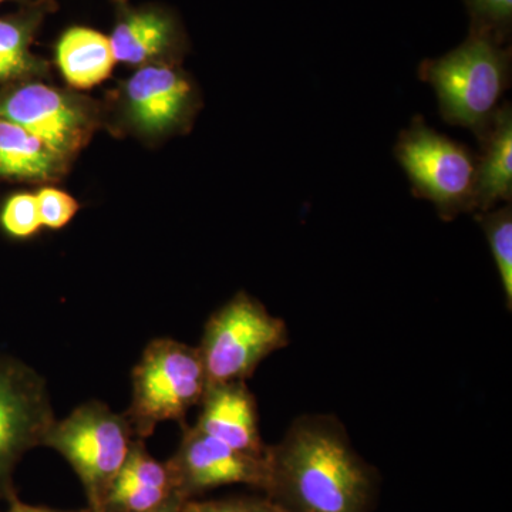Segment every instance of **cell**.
<instances>
[{
  "mask_svg": "<svg viewBox=\"0 0 512 512\" xmlns=\"http://www.w3.org/2000/svg\"><path fill=\"white\" fill-rule=\"evenodd\" d=\"M476 211L494 210L512 198V107L504 101L478 137Z\"/></svg>",
  "mask_w": 512,
  "mask_h": 512,
  "instance_id": "obj_14",
  "label": "cell"
},
{
  "mask_svg": "<svg viewBox=\"0 0 512 512\" xmlns=\"http://www.w3.org/2000/svg\"><path fill=\"white\" fill-rule=\"evenodd\" d=\"M0 119L12 121L73 161L104 124L92 97L32 80L0 89Z\"/></svg>",
  "mask_w": 512,
  "mask_h": 512,
  "instance_id": "obj_7",
  "label": "cell"
},
{
  "mask_svg": "<svg viewBox=\"0 0 512 512\" xmlns=\"http://www.w3.org/2000/svg\"><path fill=\"white\" fill-rule=\"evenodd\" d=\"M265 495L286 512H372L379 477L333 416L293 421L284 439L266 448Z\"/></svg>",
  "mask_w": 512,
  "mask_h": 512,
  "instance_id": "obj_1",
  "label": "cell"
},
{
  "mask_svg": "<svg viewBox=\"0 0 512 512\" xmlns=\"http://www.w3.org/2000/svg\"><path fill=\"white\" fill-rule=\"evenodd\" d=\"M288 345L284 320L241 291L207 320L198 352L211 386L247 382L266 357Z\"/></svg>",
  "mask_w": 512,
  "mask_h": 512,
  "instance_id": "obj_5",
  "label": "cell"
},
{
  "mask_svg": "<svg viewBox=\"0 0 512 512\" xmlns=\"http://www.w3.org/2000/svg\"><path fill=\"white\" fill-rule=\"evenodd\" d=\"M56 10L55 0H28L15 13L0 16V89L50 76V63L35 55L32 45Z\"/></svg>",
  "mask_w": 512,
  "mask_h": 512,
  "instance_id": "obj_13",
  "label": "cell"
},
{
  "mask_svg": "<svg viewBox=\"0 0 512 512\" xmlns=\"http://www.w3.org/2000/svg\"><path fill=\"white\" fill-rule=\"evenodd\" d=\"M131 387V403L124 414L137 439H147L165 421L184 426L208 387L198 348L171 338L151 340L131 372Z\"/></svg>",
  "mask_w": 512,
  "mask_h": 512,
  "instance_id": "obj_3",
  "label": "cell"
},
{
  "mask_svg": "<svg viewBox=\"0 0 512 512\" xmlns=\"http://www.w3.org/2000/svg\"><path fill=\"white\" fill-rule=\"evenodd\" d=\"M470 15V32L483 33L510 45L512 0H464Z\"/></svg>",
  "mask_w": 512,
  "mask_h": 512,
  "instance_id": "obj_18",
  "label": "cell"
},
{
  "mask_svg": "<svg viewBox=\"0 0 512 512\" xmlns=\"http://www.w3.org/2000/svg\"><path fill=\"white\" fill-rule=\"evenodd\" d=\"M477 221L483 228L493 254L508 311L512 309V208L504 204L497 210L478 212Z\"/></svg>",
  "mask_w": 512,
  "mask_h": 512,
  "instance_id": "obj_17",
  "label": "cell"
},
{
  "mask_svg": "<svg viewBox=\"0 0 512 512\" xmlns=\"http://www.w3.org/2000/svg\"><path fill=\"white\" fill-rule=\"evenodd\" d=\"M0 224L10 237L28 239L42 229L35 194H15L6 201L0 214Z\"/></svg>",
  "mask_w": 512,
  "mask_h": 512,
  "instance_id": "obj_19",
  "label": "cell"
},
{
  "mask_svg": "<svg viewBox=\"0 0 512 512\" xmlns=\"http://www.w3.org/2000/svg\"><path fill=\"white\" fill-rule=\"evenodd\" d=\"M417 198L430 201L443 220L476 212L477 154L414 117L394 146Z\"/></svg>",
  "mask_w": 512,
  "mask_h": 512,
  "instance_id": "obj_6",
  "label": "cell"
},
{
  "mask_svg": "<svg viewBox=\"0 0 512 512\" xmlns=\"http://www.w3.org/2000/svg\"><path fill=\"white\" fill-rule=\"evenodd\" d=\"M511 46L483 33L470 32L456 49L426 59L419 77L429 83L439 101L441 117L476 137L490 126L511 86Z\"/></svg>",
  "mask_w": 512,
  "mask_h": 512,
  "instance_id": "obj_2",
  "label": "cell"
},
{
  "mask_svg": "<svg viewBox=\"0 0 512 512\" xmlns=\"http://www.w3.org/2000/svg\"><path fill=\"white\" fill-rule=\"evenodd\" d=\"M72 163L19 124L0 119V177L20 183H57Z\"/></svg>",
  "mask_w": 512,
  "mask_h": 512,
  "instance_id": "obj_15",
  "label": "cell"
},
{
  "mask_svg": "<svg viewBox=\"0 0 512 512\" xmlns=\"http://www.w3.org/2000/svg\"><path fill=\"white\" fill-rule=\"evenodd\" d=\"M183 431L180 446L167 464L175 493L184 500L235 484L249 485L265 493L269 478L266 451L261 456L242 453L194 426L184 424Z\"/></svg>",
  "mask_w": 512,
  "mask_h": 512,
  "instance_id": "obj_10",
  "label": "cell"
},
{
  "mask_svg": "<svg viewBox=\"0 0 512 512\" xmlns=\"http://www.w3.org/2000/svg\"><path fill=\"white\" fill-rule=\"evenodd\" d=\"M86 512H93V511L89 510V508L86 507Z\"/></svg>",
  "mask_w": 512,
  "mask_h": 512,
  "instance_id": "obj_25",
  "label": "cell"
},
{
  "mask_svg": "<svg viewBox=\"0 0 512 512\" xmlns=\"http://www.w3.org/2000/svg\"><path fill=\"white\" fill-rule=\"evenodd\" d=\"M55 421L45 379L29 367L0 362V490L19 458L43 446Z\"/></svg>",
  "mask_w": 512,
  "mask_h": 512,
  "instance_id": "obj_9",
  "label": "cell"
},
{
  "mask_svg": "<svg viewBox=\"0 0 512 512\" xmlns=\"http://www.w3.org/2000/svg\"><path fill=\"white\" fill-rule=\"evenodd\" d=\"M116 22L109 37L117 62L133 67L181 64L188 40L180 19L161 6L114 0Z\"/></svg>",
  "mask_w": 512,
  "mask_h": 512,
  "instance_id": "obj_11",
  "label": "cell"
},
{
  "mask_svg": "<svg viewBox=\"0 0 512 512\" xmlns=\"http://www.w3.org/2000/svg\"><path fill=\"white\" fill-rule=\"evenodd\" d=\"M117 124L147 140L184 133L201 107L200 90L180 64L138 67L114 97Z\"/></svg>",
  "mask_w": 512,
  "mask_h": 512,
  "instance_id": "obj_8",
  "label": "cell"
},
{
  "mask_svg": "<svg viewBox=\"0 0 512 512\" xmlns=\"http://www.w3.org/2000/svg\"><path fill=\"white\" fill-rule=\"evenodd\" d=\"M183 512H286L269 497H231L221 500L185 501Z\"/></svg>",
  "mask_w": 512,
  "mask_h": 512,
  "instance_id": "obj_21",
  "label": "cell"
},
{
  "mask_svg": "<svg viewBox=\"0 0 512 512\" xmlns=\"http://www.w3.org/2000/svg\"><path fill=\"white\" fill-rule=\"evenodd\" d=\"M6 512H86V508L84 510H55V508L49 507H39V505H30L26 503H22L19 498H16L15 495L10 494V504L8 511Z\"/></svg>",
  "mask_w": 512,
  "mask_h": 512,
  "instance_id": "obj_22",
  "label": "cell"
},
{
  "mask_svg": "<svg viewBox=\"0 0 512 512\" xmlns=\"http://www.w3.org/2000/svg\"><path fill=\"white\" fill-rule=\"evenodd\" d=\"M55 57L63 79L77 92L109 79L117 62L109 37L86 26L64 30L57 40Z\"/></svg>",
  "mask_w": 512,
  "mask_h": 512,
  "instance_id": "obj_16",
  "label": "cell"
},
{
  "mask_svg": "<svg viewBox=\"0 0 512 512\" xmlns=\"http://www.w3.org/2000/svg\"><path fill=\"white\" fill-rule=\"evenodd\" d=\"M185 501L187 500H184L180 494H175L174 497H171L170 500L167 501V503L151 512H183V505Z\"/></svg>",
  "mask_w": 512,
  "mask_h": 512,
  "instance_id": "obj_23",
  "label": "cell"
},
{
  "mask_svg": "<svg viewBox=\"0 0 512 512\" xmlns=\"http://www.w3.org/2000/svg\"><path fill=\"white\" fill-rule=\"evenodd\" d=\"M35 195L43 228L53 231L63 229L73 221L80 210V202L59 188L47 185L40 188Z\"/></svg>",
  "mask_w": 512,
  "mask_h": 512,
  "instance_id": "obj_20",
  "label": "cell"
},
{
  "mask_svg": "<svg viewBox=\"0 0 512 512\" xmlns=\"http://www.w3.org/2000/svg\"><path fill=\"white\" fill-rule=\"evenodd\" d=\"M8 2V0H0V3ZM15 2L25 3L28 2V0H15Z\"/></svg>",
  "mask_w": 512,
  "mask_h": 512,
  "instance_id": "obj_24",
  "label": "cell"
},
{
  "mask_svg": "<svg viewBox=\"0 0 512 512\" xmlns=\"http://www.w3.org/2000/svg\"><path fill=\"white\" fill-rule=\"evenodd\" d=\"M137 440L126 414L90 400L56 420L43 446L59 453L73 468L87 498V508L100 512L114 478Z\"/></svg>",
  "mask_w": 512,
  "mask_h": 512,
  "instance_id": "obj_4",
  "label": "cell"
},
{
  "mask_svg": "<svg viewBox=\"0 0 512 512\" xmlns=\"http://www.w3.org/2000/svg\"><path fill=\"white\" fill-rule=\"evenodd\" d=\"M200 406L195 429L242 453L265 454L268 446L259 433L258 407L247 382L211 384Z\"/></svg>",
  "mask_w": 512,
  "mask_h": 512,
  "instance_id": "obj_12",
  "label": "cell"
}]
</instances>
